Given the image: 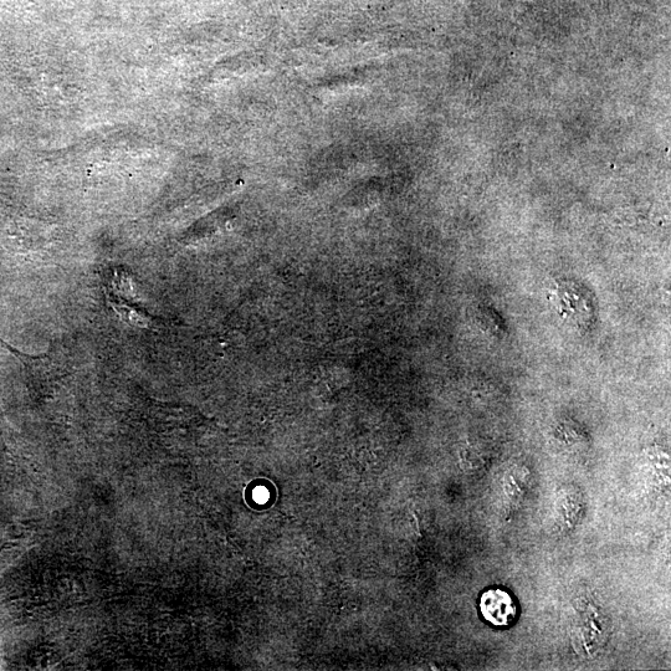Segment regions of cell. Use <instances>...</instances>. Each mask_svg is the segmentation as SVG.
<instances>
[{"label":"cell","mask_w":671,"mask_h":671,"mask_svg":"<svg viewBox=\"0 0 671 671\" xmlns=\"http://www.w3.org/2000/svg\"><path fill=\"white\" fill-rule=\"evenodd\" d=\"M135 296L128 275L126 273L120 275L119 271H116L109 293L112 307L127 324L146 329L150 327L153 319L145 309H141L140 305L136 304Z\"/></svg>","instance_id":"obj_1"},{"label":"cell","mask_w":671,"mask_h":671,"mask_svg":"<svg viewBox=\"0 0 671 671\" xmlns=\"http://www.w3.org/2000/svg\"><path fill=\"white\" fill-rule=\"evenodd\" d=\"M480 611L495 627H509L515 621L517 607L514 599L504 589L495 588L481 596Z\"/></svg>","instance_id":"obj_2"},{"label":"cell","mask_w":671,"mask_h":671,"mask_svg":"<svg viewBox=\"0 0 671 671\" xmlns=\"http://www.w3.org/2000/svg\"><path fill=\"white\" fill-rule=\"evenodd\" d=\"M269 493L263 488H258L254 491V499L258 501L259 504L265 503L268 500Z\"/></svg>","instance_id":"obj_3"}]
</instances>
